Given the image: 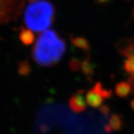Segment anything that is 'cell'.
Here are the masks:
<instances>
[{"label":"cell","mask_w":134,"mask_h":134,"mask_svg":"<svg viewBox=\"0 0 134 134\" xmlns=\"http://www.w3.org/2000/svg\"><path fill=\"white\" fill-rule=\"evenodd\" d=\"M66 52V43L53 30H46L38 37L32 49V58L40 66H55Z\"/></svg>","instance_id":"1"},{"label":"cell","mask_w":134,"mask_h":134,"mask_svg":"<svg viewBox=\"0 0 134 134\" xmlns=\"http://www.w3.org/2000/svg\"><path fill=\"white\" fill-rule=\"evenodd\" d=\"M54 14V5L49 1L32 0L25 10V25L30 32H43L52 25Z\"/></svg>","instance_id":"2"},{"label":"cell","mask_w":134,"mask_h":134,"mask_svg":"<svg viewBox=\"0 0 134 134\" xmlns=\"http://www.w3.org/2000/svg\"><path fill=\"white\" fill-rule=\"evenodd\" d=\"M112 95V90L104 88L101 83L97 82L94 86L86 92V104L92 108H98L102 105L104 100L110 98Z\"/></svg>","instance_id":"3"},{"label":"cell","mask_w":134,"mask_h":134,"mask_svg":"<svg viewBox=\"0 0 134 134\" xmlns=\"http://www.w3.org/2000/svg\"><path fill=\"white\" fill-rule=\"evenodd\" d=\"M69 106L75 113H82L86 110V97L83 96V90L77 92L70 97Z\"/></svg>","instance_id":"4"},{"label":"cell","mask_w":134,"mask_h":134,"mask_svg":"<svg viewBox=\"0 0 134 134\" xmlns=\"http://www.w3.org/2000/svg\"><path fill=\"white\" fill-rule=\"evenodd\" d=\"M124 125L122 117L119 114L113 113L110 115L109 122L106 125L105 131L107 133H111L112 131H120L122 129Z\"/></svg>","instance_id":"5"},{"label":"cell","mask_w":134,"mask_h":134,"mask_svg":"<svg viewBox=\"0 0 134 134\" xmlns=\"http://www.w3.org/2000/svg\"><path fill=\"white\" fill-rule=\"evenodd\" d=\"M115 92L119 98H126L132 93V87L128 82L121 81L115 85Z\"/></svg>","instance_id":"6"},{"label":"cell","mask_w":134,"mask_h":134,"mask_svg":"<svg viewBox=\"0 0 134 134\" xmlns=\"http://www.w3.org/2000/svg\"><path fill=\"white\" fill-rule=\"evenodd\" d=\"M81 69L86 78L88 80L91 81L92 77L94 75V73H95V69H94L93 64L90 62V60L88 58L85 59L83 61H82Z\"/></svg>","instance_id":"7"},{"label":"cell","mask_w":134,"mask_h":134,"mask_svg":"<svg viewBox=\"0 0 134 134\" xmlns=\"http://www.w3.org/2000/svg\"><path fill=\"white\" fill-rule=\"evenodd\" d=\"M119 52L126 58L134 57V42L130 40L127 43L119 46Z\"/></svg>","instance_id":"8"},{"label":"cell","mask_w":134,"mask_h":134,"mask_svg":"<svg viewBox=\"0 0 134 134\" xmlns=\"http://www.w3.org/2000/svg\"><path fill=\"white\" fill-rule=\"evenodd\" d=\"M72 43L77 47L81 48L83 51L89 52L90 51V43L88 40L82 37H72Z\"/></svg>","instance_id":"9"},{"label":"cell","mask_w":134,"mask_h":134,"mask_svg":"<svg viewBox=\"0 0 134 134\" xmlns=\"http://www.w3.org/2000/svg\"><path fill=\"white\" fill-rule=\"evenodd\" d=\"M124 69L130 75H134V57L127 58L124 63Z\"/></svg>","instance_id":"10"},{"label":"cell","mask_w":134,"mask_h":134,"mask_svg":"<svg viewBox=\"0 0 134 134\" xmlns=\"http://www.w3.org/2000/svg\"><path fill=\"white\" fill-rule=\"evenodd\" d=\"M81 62L76 58H72L69 62V68L73 72H77L81 69Z\"/></svg>","instance_id":"11"},{"label":"cell","mask_w":134,"mask_h":134,"mask_svg":"<svg viewBox=\"0 0 134 134\" xmlns=\"http://www.w3.org/2000/svg\"><path fill=\"white\" fill-rule=\"evenodd\" d=\"M100 111L104 116H107L110 113V107L107 105H101L100 107Z\"/></svg>","instance_id":"12"},{"label":"cell","mask_w":134,"mask_h":134,"mask_svg":"<svg viewBox=\"0 0 134 134\" xmlns=\"http://www.w3.org/2000/svg\"><path fill=\"white\" fill-rule=\"evenodd\" d=\"M127 82L130 83V85L132 87V94L134 95V75H130L129 78L127 79Z\"/></svg>","instance_id":"13"},{"label":"cell","mask_w":134,"mask_h":134,"mask_svg":"<svg viewBox=\"0 0 134 134\" xmlns=\"http://www.w3.org/2000/svg\"><path fill=\"white\" fill-rule=\"evenodd\" d=\"M97 4H100V5H102V4H106L107 2H109L110 0H95Z\"/></svg>","instance_id":"14"},{"label":"cell","mask_w":134,"mask_h":134,"mask_svg":"<svg viewBox=\"0 0 134 134\" xmlns=\"http://www.w3.org/2000/svg\"><path fill=\"white\" fill-rule=\"evenodd\" d=\"M130 107L134 110V99H133L130 102Z\"/></svg>","instance_id":"15"},{"label":"cell","mask_w":134,"mask_h":134,"mask_svg":"<svg viewBox=\"0 0 134 134\" xmlns=\"http://www.w3.org/2000/svg\"><path fill=\"white\" fill-rule=\"evenodd\" d=\"M134 18V7H133V10H132V16H131V20L133 19Z\"/></svg>","instance_id":"16"}]
</instances>
